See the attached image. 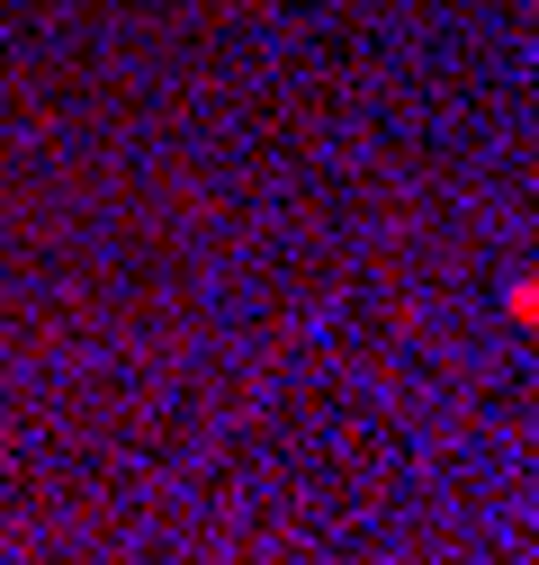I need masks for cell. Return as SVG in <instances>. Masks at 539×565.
<instances>
[{
    "label": "cell",
    "mask_w": 539,
    "mask_h": 565,
    "mask_svg": "<svg viewBox=\"0 0 539 565\" xmlns=\"http://www.w3.org/2000/svg\"><path fill=\"white\" fill-rule=\"evenodd\" d=\"M512 315H521V323H539V278H521V288H512Z\"/></svg>",
    "instance_id": "1"
}]
</instances>
